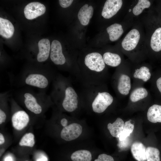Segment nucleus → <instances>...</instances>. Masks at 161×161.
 <instances>
[{
	"label": "nucleus",
	"mask_w": 161,
	"mask_h": 161,
	"mask_svg": "<svg viewBox=\"0 0 161 161\" xmlns=\"http://www.w3.org/2000/svg\"><path fill=\"white\" fill-rule=\"evenodd\" d=\"M150 45L154 51L159 52L161 51V27L157 29L153 33Z\"/></svg>",
	"instance_id": "aec40b11"
},
{
	"label": "nucleus",
	"mask_w": 161,
	"mask_h": 161,
	"mask_svg": "<svg viewBox=\"0 0 161 161\" xmlns=\"http://www.w3.org/2000/svg\"><path fill=\"white\" fill-rule=\"evenodd\" d=\"M124 123L120 117L117 118L113 123H109L107 126L111 134L114 137L119 138L122 132Z\"/></svg>",
	"instance_id": "a211bd4d"
},
{
	"label": "nucleus",
	"mask_w": 161,
	"mask_h": 161,
	"mask_svg": "<svg viewBox=\"0 0 161 161\" xmlns=\"http://www.w3.org/2000/svg\"><path fill=\"white\" fill-rule=\"evenodd\" d=\"M5 161H12V159L10 157H9L6 159Z\"/></svg>",
	"instance_id": "c9c22d12"
},
{
	"label": "nucleus",
	"mask_w": 161,
	"mask_h": 161,
	"mask_svg": "<svg viewBox=\"0 0 161 161\" xmlns=\"http://www.w3.org/2000/svg\"><path fill=\"white\" fill-rule=\"evenodd\" d=\"M148 95V92L143 87L137 88L131 93L130 100L132 102L135 103L146 97Z\"/></svg>",
	"instance_id": "b1692460"
},
{
	"label": "nucleus",
	"mask_w": 161,
	"mask_h": 161,
	"mask_svg": "<svg viewBox=\"0 0 161 161\" xmlns=\"http://www.w3.org/2000/svg\"><path fill=\"white\" fill-rule=\"evenodd\" d=\"M117 88L120 94L124 95H127L131 88L130 77L127 75L121 74L118 79Z\"/></svg>",
	"instance_id": "2eb2a0df"
},
{
	"label": "nucleus",
	"mask_w": 161,
	"mask_h": 161,
	"mask_svg": "<svg viewBox=\"0 0 161 161\" xmlns=\"http://www.w3.org/2000/svg\"><path fill=\"white\" fill-rule=\"evenodd\" d=\"M151 5L150 1L147 0H139L132 10L133 14L135 16L140 14L145 8H149Z\"/></svg>",
	"instance_id": "bb28decb"
},
{
	"label": "nucleus",
	"mask_w": 161,
	"mask_h": 161,
	"mask_svg": "<svg viewBox=\"0 0 161 161\" xmlns=\"http://www.w3.org/2000/svg\"><path fill=\"white\" fill-rule=\"evenodd\" d=\"M147 117L151 123H161V106L154 104L150 106L147 111Z\"/></svg>",
	"instance_id": "f3484780"
},
{
	"label": "nucleus",
	"mask_w": 161,
	"mask_h": 161,
	"mask_svg": "<svg viewBox=\"0 0 161 161\" xmlns=\"http://www.w3.org/2000/svg\"><path fill=\"white\" fill-rule=\"evenodd\" d=\"M160 153L157 148L148 146L146 149L147 161H160Z\"/></svg>",
	"instance_id": "393cba45"
},
{
	"label": "nucleus",
	"mask_w": 161,
	"mask_h": 161,
	"mask_svg": "<svg viewBox=\"0 0 161 161\" xmlns=\"http://www.w3.org/2000/svg\"><path fill=\"white\" fill-rule=\"evenodd\" d=\"M130 120L125 122L124 126L119 138L120 141H123L132 132L134 129V125L132 124Z\"/></svg>",
	"instance_id": "cd10ccee"
},
{
	"label": "nucleus",
	"mask_w": 161,
	"mask_h": 161,
	"mask_svg": "<svg viewBox=\"0 0 161 161\" xmlns=\"http://www.w3.org/2000/svg\"><path fill=\"white\" fill-rule=\"evenodd\" d=\"M122 4L121 0H106L102 10V16L105 18H110L118 12Z\"/></svg>",
	"instance_id": "1a4fd4ad"
},
{
	"label": "nucleus",
	"mask_w": 161,
	"mask_h": 161,
	"mask_svg": "<svg viewBox=\"0 0 161 161\" xmlns=\"http://www.w3.org/2000/svg\"><path fill=\"white\" fill-rule=\"evenodd\" d=\"M151 75L149 69L147 66H143L135 70L133 76L135 78L146 82L150 79Z\"/></svg>",
	"instance_id": "5701e85b"
},
{
	"label": "nucleus",
	"mask_w": 161,
	"mask_h": 161,
	"mask_svg": "<svg viewBox=\"0 0 161 161\" xmlns=\"http://www.w3.org/2000/svg\"><path fill=\"white\" fill-rule=\"evenodd\" d=\"M93 10L92 6H89L88 4H85L81 7L78 12V17L82 25L86 26L88 24L92 16Z\"/></svg>",
	"instance_id": "4468645a"
},
{
	"label": "nucleus",
	"mask_w": 161,
	"mask_h": 161,
	"mask_svg": "<svg viewBox=\"0 0 161 161\" xmlns=\"http://www.w3.org/2000/svg\"><path fill=\"white\" fill-rule=\"evenodd\" d=\"M39 52L37 55V59L39 62H42L48 58L50 48V44L49 40L44 38L40 40L38 42Z\"/></svg>",
	"instance_id": "f8f14e48"
},
{
	"label": "nucleus",
	"mask_w": 161,
	"mask_h": 161,
	"mask_svg": "<svg viewBox=\"0 0 161 161\" xmlns=\"http://www.w3.org/2000/svg\"><path fill=\"white\" fill-rule=\"evenodd\" d=\"M11 121L13 126L15 129L21 130L27 125L30 121V117L25 111L19 110L13 114Z\"/></svg>",
	"instance_id": "9d476101"
},
{
	"label": "nucleus",
	"mask_w": 161,
	"mask_h": 161,
	"mask_svg": "<svg viewBox=\"0 0 161 161\" xmlns=\"http://www.w3.org/2000/svg\"><path fill=\"white\" fill-rule=\"evenodd\" d=\"M42 96L26 90L22 93L21 97L23 98L26 108L33 114H39L42 112V108L39 103L41 97Z\"/></svg>",
	"instance_id": "f257e3e1"
},
{
	"label": "nucleus",
	"mask_w": 161,
	"mask_h": 161,
	"mask_svg": "<svg viewBox=\"0 0 161 161\" xmlns=\"http://www.w3.org/2000/svg\"></svg>",
	"instance_id": "e433bc0d"
},
{
	"label": "nucleus",
	"mask_w": 161,
	"mask_h": 161,
	"mask_svg": "<svg viewBox=\"0 0 161 161\" xmlns=\"http://www.w3.org/2000/svg\"><path fill=\"white\" fill-rule=\"evenodd\" d=\"M5 141L4 137L3 134L1 133H0V145H2L3 144Z\"/></svg>",
	"instance_id": "72a5a7b5"
},
{
	"label": "nucleus",
	"mask_w": 161,
	"mask_h": 161,
	"mask_svg": "<svg viewBox=\"0 0 161 161\" xmlns=\"http://www.w3.org/2000/svg\"><path fill=\"white\" fill-rule=\"evenodd\" d=\"M94 161H114L113 158L110 155L105 154H99Z\"/></svg>",
	"instance_id": "c85d7f7f"
},
{
	"label": "nucleus",
	"mask_w": 161,
	"mask_h": 161,
	"mask_svg": "<svg viewBox=\"0 0 161 161\" xmlns=\"http://www.w3.org/2000/svg\"><path fill=\"white\" fill-rule=\"evenodd\" d=\"M61 126L64 127L67 126L68 120L65 118L62 119L61 120Z\"/></svg>",
	"instance_id": "473e14b6"
},
{
	"label": "nucleus",
	"mask_w": 161,
	"mask_h": 161,
	"mask_svg": "<svg viewBox=\"0 0 161 161\" xmlns=\"http://www.w3.org/2000/svg\"><path fill=\"white\" fill-rule=\"evenodd\" d=\"M140 34L135 29L131 30L126 35L121 43L123 48L127 51L133 50L137 45L140 38Z\"/></svg>",
	"instance_id": "6e6552de"
},
{
	"label": "nucleus",
	"mask_w": 161,
	"mask_h": 161,
	"mask_svg": "<svg viewBox=\"0 0 161 161\" xmlns=\"http://www.w3.org/2000/svg\"><path fill=\"white\" fill-rule=\"evenodd\" d=\"M106 30L109 35V39L112 41L118 39L124 32L122 25L118 23L111 25L107 28Z\"/></svg>",
	"instance_id": "6ab92c4d"
},
{
	"label": "nucleus",
	"mask_w": 161,
	"mask_h": 161,
	"mask_svg": "<svg viewBox=\"0 0 161 161\" xmlns=\"http://www.w3.org/2000/svg\"><path fill=\"white\" fill-rule=\"evenodd\" d=\"M113 98L106 92H98L92 104L93 110L96 113L103 112L112 103Z\"/></svg>",
	"instance_id": "7ed1b4c3"
},
{
	"label": "nucleus",
	"mask_w": 161,
	"mask_h": 161,
	"mask_svg": "<svg viewBox=\"0 0 161 161\" xmlns=\"http://www.w3.org/2000/svg\"><path fill=\"white\" fill-rule=\"evenodd\" d=\"M157 87L161 94V77L158 78L156 81Z\"/></svg>",
	"instance_id": "2f4dec72"
},
{
	"label": "nucleus",
	"mask_w": 161,
	"mask_h": 161,
	"mask_svg": "<svg viewBox=\"0 0 161 161\" xmlns=\"http://www.w3.org/2000/svg\"><path fill=\"white\" fill-rule=\"evenodd\" d=\"M24 79V83L27 85L41 89L46 88L49 84V80L45 73H27Z\"/></svg>",
	"instance_id": "f03ea898"
},
{
	"label": "nucleus",
	"mask_w": 161,
	"mask_h": 161,
	"mask_svg": "<svg viewBox=\"0 0 161 161\" xmlns=\"http://www.w3.org/2000/svg\"><path fill=\"white\" fill-rule=\"evenodd\" d=\"M145 147L141 142H135L131 145V151L134 158L137 161L146 160Z\"/></svg>",
	"instance_id": "ddd939ff"
},
{
	"label": "nucleus",
	"mask_w": 161,
	"mask_h": 161,
	"mask_svg": "<svg viewBox=\"0 0 161 161\" xmlns=\"http://www.w3.org/2000/svg\"><path fill=\"white\" fill-rule=\"evenodd\" d=\"M84 62L90 69L97 72L102 71L105 66L103 57L100 54L97 52L87 54L85 57Z\"/></svg>",
	"instance_id": "20e7f679"
},
{
	"label": "nucleus",
	"mask_w": 161,
	"mask_h": 161,
	"mask_svg": "<svg viewBox=\"0 0 161 161\" xmlns=\"http://www.w3.org/2000/svg\"><path fill=\"white\" fill-rule=\"evenodd\" d=\"M19 144L20 146L33 147L35 144L34 134L30 132L26 133L21 138Z\"/></svg>",
	"instance_id": "a878e982"
},
{
	"label": "nucleus",
	"mask_w": 161,
	"mask_h": 161,
	"mask_svg": "<svg viewBox=\"0 0 161 161\" xmlns=\"http://www.w3.org/2000/svg\"><path fill=\"white\" fill-rule=\"evenodd\" d=\"M7 118V115L5 112L1 109H0V124L4 123Z\"/></svg>",
	"instance_id": "7c9ffc66"
},
{
	"label": "nucleus",
	"mask_w": 161,
	"mask_h": 161,
	"mask_svg": "<svg viewBox=\"0 0 161 161\" xmlns=\"http://www.w3.org/2000/svg\"><path fill=\"white\" fill-rule=\"evenodd\" d=\"M14 32V27L9 20L0 18V35L6 38H11Z\"/></svg>",
	"instance_id": "dca6fc26"
},
{
	"label": "nucleus",
	"mask_w": 161,
	"mask_h": 161,
	"mask_svg": "<svg viewBox=\"0 0 161 161\" xmlns=\"http://www.w3.org/2000/svg\"><path fill=\"white\" fill-rule=\"evenodd\" d=\"M72 161H91V152L86 150H79L73 152L70 156Z\"/></svg>",
	"instance_id": "412c9836"
},
{
	"label": "nucleus",
	"mask_w": 161,
	"mask_h": 161,
	"mask_svg": "<svg viewBox=\"0 0 161 161\" xmlns=\"http://www.w3.org/2000/svg\"><path fill=\"white\" fill-rule=\"evenodd\" d=\"M51 48L50 58L51 61L56 65H62L64 64L66 59L62 53L60 42L57 40H53Z\"/></svg>",
	"instance_id": "9b49d317"
},
{
	"label": "nucleus",
	"mask_w": 161,
	"mask_h": 161,
	"mask_svg": "<svg viewBox=\"0 0 161 161\" xmlns=\"http://www.w3.org/2000/svg\"><path fill=\"white\" fill-rule=\"evenodd\" d=\"M47 159L46 157H43L38 160V161H47Z\"/></svg>",
	"instance_id": "f704fd0d"
},
{
	"label": "nucleus",
	"mask_w": 161,
	"mask_h": 161,
	"mask_svg": "<svg viewBox=\"0 0 161 161\" xmlns=\"http://www.w3.org/2000/svg\"><path fill=\"white\" fill-rule=\"evenodd\" d=\"M46 10V7L43 4L38 2H33L25 7L24 13L26 18L32 20L44 14Z\"/></svg>",
	"instance_id": "0eeeda50"
},
{
	"label": "nucleus",
	"mask_w": 161,
	"mask_h": 161,
	"mask_svg": "<svg viewBox=\"0 0 161 161\" xmlns=\"http://www.w3.org/2000/svg\"><path fill=\"white\" fill-rule=\"evenodd\" d=\"M82 131L81 126L78 123H73L64 127L61 131L60 135L62 139L69 141L78 138Z\"/></svg>",
	"instance_id": "423d86ee"
},
{
	"label": "nucleus",
	"mask_w": 161,
	"mask_h": 161,
	"mask_svg": "<svg viewBox=\"0 0 161 161\" xmlns=\"http://www.w3.org/2000/svg\"><path fill=\"white\" fill-rule=\"evenodd\" d=\"M103 58L105 64L112 67L119 66L121 62V58L119 55L109 52L104 53Z\"/></svg>",
	"instance_id": "4be33fe9"
},
{
	"label": "nucleus",
	"mask_w": 161,
	"mask_h": 161,
	"mask_svg": "<svg viewBox=\"0 0 161 161\" xmlns=\"http://www.w3.org/2000/svg\"><path fill=\"white\" fill-rule=\"evenodd\" d=\"M73 1V0H59V2L60 6L63 8H66L69 6Z\"/></svg>",
	"instance_id": "c756f323"
},
{
	"label": "nucleus",
	"mask_w": 161,
	"mask_h": 161,
	"mask_svg": "<svg viewBox=\"0 0 161 161\" xmlns=\"http://www.w3.org/2000/svg\"><path fill=\"white\" fill-rule=\"evenodd\" d=\"M78 95L75 90L71 87L66 88L65 91V96L62 106L66 111H74L78 107Z\"/></svg>",
	"instance_id": "39448f33"
}]
</instances>
